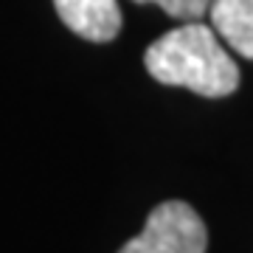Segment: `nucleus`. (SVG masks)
<instances>
[{"label":"nucleus","mask_w":253,"mask_h":253,"mask_svg":"<svg viewBox=\"0 0 253 253\" xmlns=\"http://www.w3.org/2000/svg\"><path fill=\"white\" fill-rule=\"evenodd\" d=\"M146 73L161 84L222 99L239 87V65L222 45V37L206 23L189 20L158 37L144 54Z\"/></svg>","instance_id":"1"},{"label":"nucleus","mask_w":253,"mask_h":253,"mask_svg":"<svg viewBox=\"0 0 253 253\" xmlns=\"http://www.w3.org/2000/svg\"><path fill=\"white\" fill-rule=\"evenodd\" d=\"M208 228L183 200H166L149 211L144 231L118 248V253H206Z\"/></svg>","instance_id":"2"},{"label":"nucleus","mask_w":253,"mask_h":253,"mask_svg":"<svg viewBox=\"0 0 253 253\" xmlns=\"http://www.w3.org/2000/svg\"><path fill=\"white\" fill-rule=\"evenodd\" d=\"M56 14L73 34L90 42H110L121 31L118 0H54Z\"/></svg>","instance_id":"3"},{"label":"nucleus","mask_w":253,"mask_h":253,"mask_svg":"<svg viewBox=\"0 0 253 253\" xmlns=\"http://www.w3.org/2000/svg\"><path fill=\"white\" fill-rule=\"evenodd\" d=\"M208 17L225 45L253 59V0H211Z\"/></svg>","instance_id":"4"},{"label":"nucleus","mask_w":253,"mask_h":253,"mask_svg":"<svg viewBox=\"0 0 253 253\" xmlns=\"http://www.w3.org/2000/svg\"><path fill=\"white\" fill-rule=\"evenodd\" d=\"M132 3H152V6H161L169 17L174 20H183V23H189V20H200L203 14H208L211 9V0H132Z\"/></svg>","instance_id":"5"}]
</instances>
